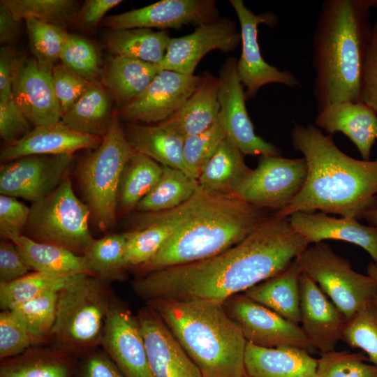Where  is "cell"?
Segmentation results:
<instances>
[{"instance_id":"obj_47","label":"cell","mask_w":377,"mask_h":377,"mask_svg":"<svg viewBox=\"0 0 377 377\" xmlns=\"http://www.w3.org/2000/svg\"><path fill=\"white\" fill-rule=\"evenodd\" d=\"M34 346L23 322L12 310L0 313V359L20 355Z\"/></svg>"},{"instance_id":"obj_60","label":"cell","mask_w":377,"mask_h":377,"mask_svg":"<svg viewBox=\"0 0 377 377\" xmlns=\"http://www.w3.org/2000/svg\"><path fill=\"white\" fill-rule=\"evenodd\" d=\"M245 377H249V376H245Z\"/></svg>"},{"instance_id":"obj_19","label":"cell","mask_w":377,"mask_h":377,"mask_svg":"<svg viewBox=\"0 0 377 377\" xmlns=\"http://www.w3.org/2000/svg\"><path fill=\"white\" fill-rule=\"evenodd\" d=\"M205 195L199 188L195 195L175 209L154 213H139L136 226L127 231L125 261L127 267L148 263L181 228Z\"/></svg>"},{"instance_id":"obj_44","label":"cell","mask_w":377,"mask_h":377,"mask_svg":"<svg viewBox=\"0 0 377 377\" xmlns=\"http://www.w3.org/2000/svg\"><path fill=\"white\" fill-rule=\"evenodd\" d=\"M226 137L219 120L205 131L184 139L183 158L187 172L196 179Z\"/></svg>"},{"instance_id":"obj_57","label":"cell","mask_w":377,"mask_h":377,"mask_svg":"<svg viewBox=\"0 0 377 377\" xmlns=\"http://www.w3.org/2000/svg\"><path fill=\"white\" fill-rule=\"evenodd\" d=\"M362 218L367 220L370 226L377 228V203L367 209L363 213Z\"/></svg>"},{"instance_id":"obj_21","label":"cell","mask_w":377,"mask_h":377,"mask_svg":"<svg viewBox=\"0 0 377 377\" xmlns=\"http://www.w3.org/2000/svg\"><path fill=\"white\" fill-rule=\"evenodd\" d=\"M154 377H202L199 368L150 306L137 315Z\"/></svg>"},{"instance_id":"obj_52","label":"cell","mask_w":377,"mask_h":377,"mask_svg":"<svg viewBox=\"0 0 377 377\" xmlns=\"http://www.w3.org/2000/svg\"><path fill=\"white\" fill-rule=\"evenodd\" d=\"M28 265L15 244L3 239L0 243V283H10L28 274Z\"/></svg>"},{"instance_id":"obj_46","label":"cell","mask_w":377,"mask_h":377,"mask_svg":"<svg viewBox=\"0 0 377 377\" xmlns=\"http://www.w3.org/2000/svg\"><path fill=\"white\" fill-rule=\"evenodd\" d=\"M60 61L68 69L89 82H101L102 69L98 53L94 45L86 39L70 34Z\"/></svg>"},{"instance_id":"obj_55","label":"cell","mask_w":377,"mask_h":377,"mask_svg":"<svg viewBox=\"0 0 377 377\" xmlns=\"http://www.w3.org/2000/svg\"><path fill=\"white\" fill-rule=\"evenodd\" d=\"M121 0H87L80 9L77 20L87 27H94L103 20L104 15L121 3Z\"/></svg>"},{"instance_id":"obj_43","label":"cell","mask_w":377,"mask_h":377,"mask_svg":"<svg viewBox=\"0 0 377 377\" xmlns=\"http://www.w3.org/2000/svg\"><path fill=\"white\" fill-rule=\"evenodd\" d=\"M341 340L352 348H359L377 367V304L375 300L346 321Z\"/></svg>"},{"instance_id":"obj_10","label":"cell","mask_w":377,"mask_h":377,"mask_svg":"<svg viewBox=\"0 0 377 377\" xmlns=\"http://www.w3.org/2000/svg\"><path fill=\"white\" fill-rule=\"evenodd\" d=\"M307 175L304 158L260 156L237 188L234 195L258 208L281 210L302 189Z\"/></svg>"},{"instance_id":"obj_26","label":"cell","mask_w":377,"mask_h":377,"mask_svg":"<svg viewBox=\"0 0 377 377\" xmlns=\"http://www.w3.org/2000/svg\"><path fill=\"white\" fill-rule=\"evenodd\" d=\"M244 364L249 377H315L318 359L295 347L265 348L247 342Z\"/></svg>"},{"instance_id":"obj_32","label":"cell","mask_w":377,"mask_h":377,"mask_svg":"<svg viewBox=\"0 0 377 377\" xmlns=\"http://www.w3.org/2000/svg\"><path fill=\"white\" fill-rule=\"evenodd\" d=\"M159 72L157 64L112 55L102 70L101 82L124 105L143 93Z\"/></svg>"},{"instance_id":"obj_2","label":"cell","mask_w":377,"mask_h":377,"mask_svg":"<svg viewBox=\"0 0 377 377\" xmlns=\"http://www.w3.org/2000/svg\"><path fill=\"white\" fill-rule=\"evenodd\" d=\"M332 135H324L313 124L294 122L292 144L306 162V178L300 193L274 216L283 219L297 212L320 210L358 220L377 203V160L349 156Z\"/></svg>"},{"instance_id":"obj_20","label":"cell","mask_w":377,"mask_h":377,"mask_svg":"<svg viewBox=\"0 0 377 377\" xmlns=\"http://www.w3.org/2000/svg\"><path fill=\"white\" fill-rule=\"evenodd\" d=\"M13 97L34 126L61 121L62 112L54 89L52 68L34 57L18 59L13 81Z\"/></svg>"},{"instance_id":"obj_38","label":"cell","mask_w":377,"mask_h":377,"mask_svg":"<svg viewBox=\"0 0 377 377\" xmlns=\"http://www.w3.org/2000/svg\"><path fill=\"white\" fill-rule=\"evenodd\" d=\"M126 232L94 239L81 255L90 275L108 283L121 280L128 268L125 261Z\"/></svg>"},{"instance_id":"obj_17","label":"cell","mask_w":377,"mask_h":377,"mask_svg":"<svg viewBox=\"0 0 377 377\" xmlns=\"http://www.w3.org/2000/svg\"><path fill=\"white\" fill-rule=\"evenodd\" d=\"M219 18L214 0H162L140 8L108 15L102 24L110 29H181L198 27Z\"/></svg>"},{"instance_id":"obj_27","label":"cell","mask_w":377,"mask_h":377,"mask_svg":"<svg viewBox=\"0 0 377 377\" xmlns=\"http://www.w3.org/2000/svg\"><path fill=\"white\" fill-rule=\"evenodd\" d=\"M77 357L53 345L32 346L1 360L0 377H74Z\"/></svg>"},{"instance_id":"obj_49","label":"cell","mask_w":377,"mask_h":377,"mask_svg":"<svg viewBox=\"0 0 377 377\" xmlns=\"http://www.w3.org/2000/svg\"><path fill=\"white\" fill-rule=\"evenodd\" d=\"M30 207L16 198L0 195V235L3 239L11 240L22 234L30 215Z\"/></svg>"},{"instance_id":"obj_23","label":"cell","mask_w":377,"mask_h":377,"mask_svg":"<svg viewBox=\"0 0 377 377\" xmlns=\"http://www.w3.org/2000/svg\"><path fill=\"white\" fill-rule=\"evenodd\" d=\"M293 230L309 244L326 239L347 242L365 250L377 261V228L364 226L357 220L335 218L323 212H297L288 217Z\"/></svg>"},{"instance_id":"obj_28","label":"cell","mask_w":377,"mask_h":377,"mask_svg":"<svg viewBox=\"0 0 377 377\" xmlns=\"http://www.w3.org/2000/svg\"><path fill=\"white\" fill-rule=\"evenodd\" d=\"M219 79L205 73L193 94L172 117L163 121L184 139L199 134L218 119Z\"/></svg>"},{"instance_id":"obj_3","label":"cell","mask_w":377,"mask_h":377,"mask_svg":"<svg viewBox=\"0 0 377 377\" xmlns=\"http://www.w3.org/2000/svg\"><path fill=\"white\" fill-rule=\"evenodd\" d=\"M377 0H326L313 37V96L319 112L339 102H360L364 62Z\"/></svg>"},{"instance_id":"obj_54","label":"cell","mask_w":377,"mask_h":377,"mask_svg":"<svg viewBox=\"0 0 377 377\" xmlns=\"http://www.w3.org/2000/svg\"><path fill=\"white\" fill-rule=\"evenodd\" d=\"M18 59L11 45L1 46L0 49V100L13 98V81Z\"/></svg>"},{"instance_id":"obj_5","label":"cell","mask_w":377,"mask_h":377,"mask_svg":"<svg viewBox=\"0 0 377 377\" xmlns=\"http://www.w3.org/2000/svg\"><path fill=\"white\" fill-rule=\"evenodd\" d=\"M265 217L234 195L205 191L191 217L140 268L148 273L213 257L242 241Z\"/></svg>"},{"instance_id":"obj_45","label":"cell","mask_w":377,"mask_h":377,"mask_svg":"<svg viewBox=\"0 0 377 377\" xmlns=\"http://www.w3.org/2000/svg\"><path fill=\"white\" fill-rule=\"evenodd\" d=\"M362 353L332 350L318 359L315 377H377V367Z\"/></svg>"},{"instance_id":"obj_11","label":"cell","mask_w":377,"mask_h":377,"mask_svg":"<svg viewBox=\"0 0 377 377\" xmlns=\"http://www.w3.org/2000/svg\"><path fill=\"white\" fill-rule=\"evenodd\" d=\"M223 304L247 342L265 348L291 346L310 354L316 353L299 325L286 320L244 293L230 297Z\"/></svg>"},{"instance_id":"obj_31","label":"cell","mask_w":377,"mask_h":377,"mask_svg":"<svg viewBox=\"0 0 377 377\" xmlns=\"http://www.w3.org/2000/svg\"><path fill=\"white\" fill-rule=\"evenodd\" d=\"M296 259L283 272L248 289L244 294L286 320L299 325L300 278Z\"/></svg>"},{"instance_id":"obj_13","label":"cell","mask_w":377,"mask_h":377,"mask_svg":"<svg viewBox=\"0 0 377 377\" xmlns=\"http://www.w3.org/2000/svg\"><path fill=\"white\" fill-rule=\"evenodd\" d=\"M237 64L235 58H228L219 71L218 119L226 137L244 155H279V149L255 133L246 108L245 92Z\"/></svg>"},{"instance_id":"obj_50","label":"cell","mask_w":377,"mask_h":377,"mask_svg":"<svg viewBox=\"0 0 377 377\" xmlns=\"http://www.w3.org/2000/svg\"><path fill=\"white\" fill-rule=\"evenodd\" d=\"M31 129V122L13 97L0 100V136L7 145L22 139Z\"/></svg>"},{"instance_id":"obj_22","label":"cell","mask_w":377,"mask_h":377,"mask_svg":"<svg viewBox=\"0 0 377 377\" xmlns=\"http://www.w3.org/2000/svg\"><path fill=\"white\" fill-rule=\"evenodd\" d=\"M308 276L300 278V323L312 346L322 353L335 350L341 339L346 318Z\"/></svg>"},{"instance_id":"obj_1","label":"cell","mask_w":377,"mask_h":377,"mask_svg":"<svg viewBox=\"0 0 377 377\" xmlns=\"http://www.w3.org/2000/svg\"><path fill=\"white\" fill-rule=\"evenodd\" d=\"M309 243L288 218L266 216L239 243L213 257L147 273L133 281L135 293L147 302L207 300L230 297L286 269Z\"/></svg>"},{"instance_id":"obj_42","label":"cell","mask_w":377,"mask_h":377,"mask_svg":"<svg viewBox=\"0 0 377 377\" xmlns=\"http://www.w3.org/2000/svg\"><path fill=\"white\" fill-rule=\"evenodd\" d=\"M34 57L41 64L54 68L70 34L64 27L34 17L24 19Z\"/></svg>"},{"instance_id":"obj_33","label":"cell","mask_w":377,"mask_h":377,"mask_svg":"<svg viewBox=\"0 0 377 377\" xmlns=\"http://www.w3.org/2000/svg\"><path fill=\"white\" fill-rule=\"evenodd\" d=\"M244 154L226 137L197 179L200 189L216 195H234L251 171Z\"/></svg>"},{"instance_id":"obj_24","label":"cell","mask_w":377,"mask_h":377,"mask_svg":"<svg viewBox=\"0 0 377 377\" xmlns=\"http://www.w3.org/2000/svg\"><path fill=\"white\" fill-rule=\"evenodd\" d=\"M103 138L78 133L61 121L34 126L22 139L6 145L0 153L3 163L31 155L73 154L82 149H95Z\"/></svg>"},{"instance_id":"obj_30","label":"cell","mask_w":377,"mask_h":377,"mask_svg":"<svg viewBox=\"0 0 377 377\" xmlns=\"http://www.w3.org/2000/svg\"><path fill=\"white\" fill-rule=\"evenodd\" d=\"M112 95L101 82H91L81 97L61 115V121L81 134L103 137L114 110Z\"/></svg>"},{"instance_id":"obj_25","label":"cell","mask_w":377,"mask_h":377,"mask_svg":"<svg viewBox=\"0 0 377 377\" xmlns=\"http://www.w3.org/2000/svg\"><path fill=\"white\" fill-rule=\"evenodd\" d=\"M315 126L330 135L339 132L355 145L362 160L369 161L377 140V112L362 103L343 101L318 112Z\"/></svg>"},{"instance_id":"obj_9","label":"cell","mask_w":377,"mask_h":377,"mask_svg":"<svg viewBox=\"0 0 377 377\" xmlns=\"http://www.w3.org/2000/svg\"><path fill=\"white\" fill-rule=\"evenodd\" d=\"M296 260L302 272L330 297L346 321L377 297L372 279L355 271L349 260L324 242L308 247Z\"/></svg>"},{"instance_id":"obj_40","label":"cell","mask_w":377,"mask_h":377,"mask_svg":"<svg viewBox=\"0 0 377 377\" xmlns=\"http://www.w3.org/2000/svg\"><path fill=\"white\" fill-rule=\"evenodd\" d=\"M58 293H47L11 309L26 326L34 346L50 343L57 317Z\"/></svg>"},{"instance_id":"obj_35","label":"cell","mask_w":377,"mask_h":377,"mask_svg":"<svg viewBox=\"0 0 377 377\" xmlns=\"http://www.w3.org/2000/svg\"><path fill=\"white\" fill-rule=\"evenodd\" d=\"M170 37L164 31L133 28L110 29L105 45L112 55L123 56L158 64L164 57Z\"/></svg>"},{"instance_id":"obj_51","label":"cell","mask_w":377,"mask_h":377,"mask_svg":"<svg viewBox=\"0 0 377 377\" xmlns=\"http://www.w3.org/2000/svg\"><path fill=\"white\" fill-rule=\"evenodd\" d=\"M360 102L377 112V21L372 27L361 81Z\"/></svg>"},{"instance_id":"obj_39","label":"cell","mask_w":377,"mask_h":377,"mask_svg":"<svg viewBox=\"0 0 377 377\" xmlns=\"http://www.w3.org/2000/svg\"><path fill=\"white\" fill-rule=\"evenodd\" d=\"M86 274H54L34 272L10 283H0V308L16 306L51 292H59Z\"/></svg>"},{"instance_id":"obj_36","label":"cell","mask_w":377,"mask_h":377,"mask_svg":"<svg viewBox=\"0 0 377 377\" xmlns=\"http://www.w3.org/2000/svg\"><path fill=\"white\" fill-rule=\"evenodd\" d=\"M10 241L15 244L28 265L35 272L89 274L82 256L69 250L36 242L23 234Z\"/></svg>"},{"instance_id":"obj_12","label":"cell","mask_w":377,"mask_h":377,"mask_svg":"<svg viewBox=\"0 0 377 377\" xmlns=\"http://www.w3.org/2000/svg\"><path fill=\"white\" fill-rule=\"evenodd\" d=\"M236 12L241 32L242 54L237 68L239 78L246 88V99L254 97L263 86L277 83L290 88L301 87L297 76L290 71H280L267 63L260 52L258 42V27L265 24L270 27L277 24L278 17L270 12L255 14L242 0L229 1Z\"/></svg>"},{"instance_id":"obj_4","label":"cell","mask_w":377,"mask_h":377,"mask_svg":"<svg viewBox=\"0 0 377 377\" xmlns=\"http://www.w3.org/2000/svg\"><path fill=\"white\" fill-rule=\"evenodd\" d=\"M199 368L202 377H245L247 341L223 302H147Z\"/></svg>"},{"instance_id":"obj_18","label":"cell","mask_w":377,"mask_h":377,"mask_svg":"<svg viewBox=\"0 0 377 377\" xmlns=\"http://www.w3.org/2000/svg\"><path fill=\"white\" fill-rule=\"evenodd\" d=\"M101 346L124 377H154L137 316L114 300Z\"/></svg>"},{"instance_id":"obj_15","label":"cell","mask_w":377,"mask_h":377,"mask_svg":"<svg viewBox=\"0 0 377 377\" xmlns=\"http://www.w3.org/2000/svg\"><path fill=\"white\" fill-rule=\"evenodd\" d=\"M201 78L200 75L161 71L143 93L121 106L119 116L130 123L163 122L183 106Z\"/></svg>"},{"instance_id":"obj_29","label":"cell","mask_w":377,"mask_h":377,"mask_svg":"<svg viewBox=\"0 0 377 377\" xmlns=\"http://www.w3.org/2000/svg\"><path fill=\"white\" fill-rule=\"evenodd\" d=\"M124 133L136 151L188 175L183 158L184 138L163 122L154 126L129 123Z\"/></svg>"},{"instance_id":"obj_37","label":"cell","mask_w":377,"mask_h":377,"mask_svg":"<svg viewBox=\"0 0 377 377\" xmlns=\"http://www.w3.org/2000/svg\"><path fill=\"white\" fill-rule=\"evenodd\" d=\"M161 176L152 188L137 205L140 213L170 210L191 200L199 189L198 180L184 172L162 165Z\"/></svg>"},{"instance_id":"obj_41","label":"cell","mask_w":377,"mask_h":377,"mask_svg":"<svg viewBox=\"0 0 377 377\" xmlns=\"http://www.w3.org/2000/svg\"><path fill=\"white\" fill-rule=\"evenodd\" d=\"M19 21L31 17L63 27L75 22L81 8L73 0H1Z\"/></svg>"},{"instance_id":"obj_56","label":"cell","mask_w":377,"mask_h":377,"mask_svg":"<svg viewBox=\"0 0 377 377\" xmlns=\"http://www.w3.org/2000/svg\"><path fill=\"white\" fill-rule=\"evenodd\" d=\"M20 22L3 3L0 2V43L3 46L10 45L18 38L20 33Z\"/></svg>"},{"instance_id":"obj_6","label":"cell","mask_w":377,"mask_h":377,"mask_svg":"<svg viewBox=\"0 0 377 377\" xmlns=\"http://www.w3.org/2000/svg\"><path fill=\"white\" fill-rule=\"evenodd\" d=\"M108 284L83 274L58 293L51 345L78 357L101 346L106 318L114 300Z\"/></svg>"},{"instance_id":"obj_53","label":"cell","mask_w":377,"mask_h":377,"mask_svg":"<svg viewBox=\"0 0 377 377\" xmlns=\"http://www.w3.org/2000/svg\"><path fill=\"white\" fill-rule=\"evenodd\" d=\"M77 377H124L119 369L105 353L92 350L85 355Z\"/></svg>"},{"instance_id":"obj_59","label":"cell","mask_w":377,"mask_h":377,"mask_svg":"<svg viewBox=\"0 0 377 377\" xmlns=\"http://www.w3.org/2000/svg\"><path fill=\"white\" fill-rule=\"evenodd\" d=\"M375 302L377 304V297H376V299L375 300Z\"/></svg>"},{"instance_id":"obj_7","label":"cell","mask_w":377,"mask_h":377,"mask_svg":"<svg viewBox=\"0 0 377 377\" xmlns=\"http://www.w3.org/2000/svg\"><path fill=\"white\" fill-rule=\"evenodd\" d=\"M118 111L101 144L77 168L80 188L91 219L101 231L117 223V198L124 168L135 149L128 142Z\"/></svg>"},{"instance_id":"obj_58","label":"cell","mask_w":377,"mask_h":377,"mask_svg":"<svg viewBox=\"0 0 377 377\" xmlns=\"http://www.w3.org/2000/svg\"><path fill=\"white\" fill-rule=\"evenodd\" d=\"M367 272L377 286V261L372 262L367 266Z\"/></svg>"},{"instance_id":"obj_8","label":"cell","mask_w":377,"mask_h":377,"mask_svg":"<svg viewBox=\"0 0 377 377\" xmlns=\"http://www.w3.org/2000/svg\"><path fill=\"white\" fill-rule=\"evenodd\" d=\"M24 229L28 237L82 255L94 239L90 211L75 194L70 176L51 194L31 203Z\"/></svg>"},{"instance_id":"obj_16","label":"cell","mask_w":377,"mask_h":377,"mask_svg":"<svg viewBox=\"0 0 377 377\" xmlns=\"http://www.w3.org/2000/svg\"><path fill=\"white\" fill-rule=\"evenodd\" d=\"M241 32L230 18H218L196 27L190 34L171 38L165 54L157 64L159 71L193 75L198 63L210 51L235 50L241 43Z\"/></svg>"},{"instance_id":"obj_34","label":"cell","mask_w":377,"mask_h":377,"mask_svg":"<svg viewBox=\"0 0 377 377\" xmlns=\"http://www.w3.org/2000/svg\"><path fill=\"white\" fill-rule=\"evenodd\" d=\"M163 172L162 165L135 151L122 171L117 191V216L135 210L137 205L154 187Z\"/></svg>"},{"instance_id":"obj_14","label":"cell","mask_w":377,"mask_h":377,"mask_svg":"<svg viewBox=\"0 0 377 377\" xmlns=\"http://www.w3.org/2000/svg\"><path fill=\"white\" fill-rule=\"evenodd\" d=\"M73 155H31L1 164L0 193L33 202L51 194L69 175Z\"/></svg>"},{"instance_id":"obj_48","label":"cell","mask_w":377,"mask_h":377,"mask_svg":"<svg viewBox=\"0 0 377 377\" xmlns=\"http://www.w3.org/2000/svg\"><path fill=\"white\" fill-rule=\"evenodd\" d=\"M52 82L62 114L81 97L91 83L61 63L54 65L52 69Z\"/></svg>"}]
</instances>
